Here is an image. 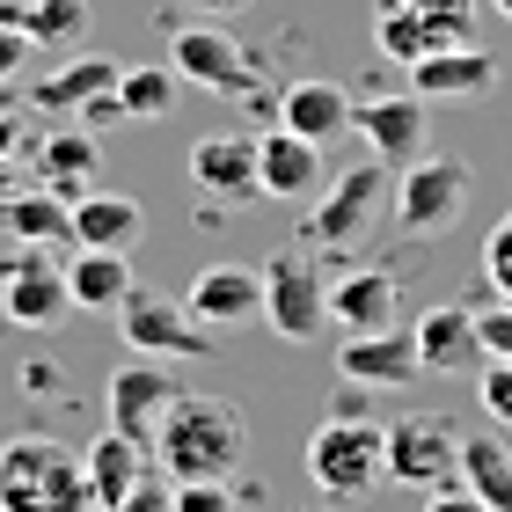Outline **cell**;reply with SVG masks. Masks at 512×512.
<instances>
[{
	"mask_svg": "<svg viewBox=\"0 0 512 512\" xmlns=\"http://www.w3.org/2000/svg\"><path fill=\"white\" fill-rule=\"evenodd\" d=\"M388 476L395 483H417V491H432V483L461 476V432L447 410H410L388 425Z\"/></svg>",
	"mask_w": 512,
	"mask_h": 512,
	"instance_id": "11",
	"label": "cell"
},
{
	"mask_svg": "<svg viewBox=\"0 0 512 512\" xmlns=\"http://www.w3.org/2000/svg\"><path fill=\"white\" fill-rule=\"evenodd\" d=\"M476 352H483V359H512V300L476 308Z\"/></svg>",
	"mask_w": 512,
	"mask_h": 512,
	"instance_id": "32",
	"label": "cell"
},
{
	"mask_svg": "<svg viewBox=\"0 0 512 512\" xmlns=\"http://www.w3.org/2000/svg\"><path fill=\"white\" fill-rule=\"evenodd\" d=\"M264 330L278 344H315L330 330V278L315 264V242H286L264 256Z\"/></svg>",
	"mask_w": 512,
	"mask_h": 512,
	"instance_id": "4",
	"label": "cell"
},
{
	"mask_svg": "<svg viewBox=\"0 0 512 512\" xmlns=\"http://www.w3.org/2000/svg\"><path fill=\"white\" fill-rule=\"evenodd\" d=\"M249 461V417L227 395L176 388V403L154 425V469L169 483H235Z\"/></svg>",
	"mask_w": 512,
	"mask_h": 512,
	"instance_id": "1",
	"label": "cell"
},
{
	"mask_svg": "<svg viewBox=\"0 0 512 512\" xmlns=\"http://www.w3.org/2000/svg\"><path fill=\"white\" fill-rule=\"evenodd\" d=\"M0 227L15 242H52V249H74V198L44 191V183H22L15 198H0Z\"/></svg>",
	"mask_w": 512,
	"mask_h": 512,
	"instance_id": "27",
	"label": "cell"
},
{
	"mask_svg": "<svg viewBox=\"0 0 512 512\" xmlns=\"http://www.w3.org/2000/svg\"><path fill=\"white\" fill-rule=\"evenodd\" d=\"M410 337H417V366H425V374H454V366L483 359L476 352V308H461V300L425 308V315L410 322Z\"/></svg>",
	"mask_w": 512,
	"mask_h": 512,
	"instance_id": "25",
	"label": "cell"
},
{
	"mask_svg": "<svg viewBox=\"0 0 512 512\" xmlns=\"http://www.w3.org/2000/svg\"><path fill=\"white\" fill-rule=\"evenodd\" d=\"M0 22H15L37 52H59L88 30V0H0Z\"/></svg>",
	"mask_w": 512,
	"mask_h": 512,
	"instance_id": "28",
	"label": "cell"
},
{
	"mask_svg": "<svg viewBox=\"0 0 512 512\" xmlns=\"http://www.w3.org/2000/svg\"><path fill=\"white\" fill-rule=\"evenodd\" d=\"M118 337H125V352L169 359V366L213 352V330L183 308V293H154V286H132V300L118 308Z\"/></svg>",
	"mask_w": 512,
	"mask_h": 512,
	"instance_id": "8",
	"label": "cell"
},
{
	"mask_svg": "<svg viewBox=\"0 0 512 512\" xmlns=\"http://www.w3.org/2000/svg\"><path fill=\"white\" fill-rule=\"evenodd\" d=\"M183 308H191L205 330H242V322H264V271L249 264H205L191 278V293H183Z\"/></svg>",
	"mask_w": 512,
	"mask_h": 512,
	"instance_id": "14",
	"label": "cell"
},
{
	"mask_svg": "<svg viewBox=\"0 0 512 512\" xmlns=\"http://www.w3.org/2000/svg\"><path fill=\"white\" fill-rule=\"evenodd\" d=\"M30 183H44V191H59V198L96 191V183H103L96 132H44L37 147H30Z\"/></svg>",
	"mask_w": 512,
	"mask_h": 512,
	"instance_id": "20",
	"label": "cell"
},
{
	"mask_svg": "<svg viewBox=\"0 0 512 512\" xmlns=\"http://www.w3.org/2000/svg\"><path fill=\"white\" fill-rule=\"evenodd\" d=\"M147 235V205L132 191H81L74 198V249H132Z\"/></svg>",
	"mask_w": 512,
	"mask_h": 512,
	"instance_id": "24",
	"label": "cell"
},
{
	"mask_svg": "<svg viewBox=\"0 0 512 512\" xmlns=\"http://www.w3.org/2000/svg\"><path fill=\"white\" fill-rule=\"evenodd\" d=\"M381 476H388V425H374V417H359V410H330L308 432V483L330 491L337 505L374 498Z\"/></svg>",
	"mask_w": 512,
	"mask_h": 512,
	"instance_id": "3",
	"label": "cell"
},
{
	"mask_svg": "<svg viewBox=\"0 0 512 512\" xmlns=\"http://www.w3.org/2000/svg\"><path fill=\"white\" fill-rule=\"evenodd\" d=\"M66 286H74V315H118L139 278L125 249H66Z\"/></svg>",
	"mask_w": 512,
	"mask_h": 512,
	"instance_id": "21",
	"label": "cell"
},
{
	"mask_svg": "<svg viewBox=\"0 0 512 512\" xmlns=\"http://www.w3.org/2000/svg\"><path fill=\"white\" fill-rule=\"evenodd\" d=\"M0 512H96L81 454L52 432H15L0 447Z\"/></svg>",
	"mask_w": 512,
	"mask_h": 512,
	"instance_id": "2",
	"label": "cell"
},
{
	"mask_svg": "<svg viewBox=\"0 0 512 512\" xmlns=\"http://www.w3.org/2000/svg\"><path fill=\"white\" fill-rule=\"evenodd\" d=\"M169 66L183 74V88H205V96H249L256 88V59L235 44L220 15L205 22H176L169 30Z\"/></svg>",
	"mask_w": 512,
	"mask_h": 512,
	"instance_id": "9",
	"label": "cell"
},
{
	"mask_svg": "<svg viewBox=\"0 0 512 512\" xmlns=\"http://www.w3.org/2000/svg\"><path fill=\"white\" fill-rule=\"evenodd\" d=\"M183 96V74L169 59H154V66H125L118 74V103H125V118H169Z\"/></svg>",
	"mask_w": 512,
	"mask_h": 512,
	"instance_id": "30",
	"label": "cell"
},
{
	"mask_svg": "<svg viewBox=\"0 0 512 512\" xmlns=\"http://www.w3.org/2000/svg\"><path fill=\"white\" fill-rule=\"evenodd\" d=\"M176 403V374H169V359H125L118 374H110V425H118L125 439H139V447H154V425H161V410Z\"/></svg>",
	"mask_w": 512,
	"mask_h": 512,
	"instance_id": "13",
	"label": "cell"
},
{
	"mask_svg": "<svg viewBox=\"0 0 512 512\" xmlns=\"http://www.w3.org/2000/svg\"><path fill=\"white\" fill-rule=\"evenodd\" d=\"M308 512H330V505H308Z\"/></svg>",
	"mask_w": 512,
	"mask_h": 512,
	"instance_id": "43",
	"label": "cell"
},
{
	"mask_svg": "<svg viewBox=\"0 0 512 512\" xmlns=\"http://www.w3.org/2000/svg\"><path fill=\"white\" fill-rule=\"evenodd\" d=\"M30 52L37 44L15 30V22H0V81H22V66H30Z\"/></svg>",
	"mask_w": 512,
	"mask_h": 512,
	"instance_id": "36",
	"label": "cell"
},
{
	"mask_svg": "<svg viewBox=\"0 0 512 512\" xmlns=\"http://www.w3.org/2000/svg\"><path fill=\"white\" fill-rule=\"evenodd\" d=\"M278 125L300 132L308 147H330V139L352 132V96H344L337 81H293L286 96H278Z\"/></svg>",
	"mask_w": 512,
	"mask_h": 512,
	"instance_id": "26",
	"label": "cell"
},
{
	"mask_svg": "<svg viewBox=\"0 0 512 512\" xmlns=\"http://www.w3.org/2000/svg\"><path fill=\"white\" fill-rule=\"evenodd\" d=\"M388 198H395V183H388V161H352L337 183H322V198H315V213H308V242L315 249H359L366 242V227H374L388 213Z\"/></svg>",
	"mask_w": 512,
	"mask_h": 512,
	"instance_id": "7",
	"label": "cell"
},
{
	"mask_svg": "<svg viewBox=\"0 0 512 512\" xmlns=\"http://www.w3.org/2000/svg\"><path fill=\"white\" fill-rule=\"evenodd\" d=\"M491 8H498V15H505V22H512V0H491Z\"/></svg>",
	"mask_w": 512,
	"mask_h": 512,
	"instance_id": "42",
	"label": "cell"
},
{
	"mask_svg": "<svg viewBox=\"0 0 512 512\" xmlns=\"http://www.w3.org/2000/svg\"><path fill=\"white\" fill-rule=\"evenodd\" d=\"M425 512H483V498H476V491H469V483H461V476H447V483H432Z\"/></svg>",
	"mask_w": 512,
	"mask_h": 512,
	"instance_id": "37",
	"label": "cell"
},
{
	"mask_svg": "<svg viewBox=\"0 0 512 512\" xmlns=\"http://www.w3.org/2000/svg\"><path fill=\"white\" fill-rule=\"evenodd\" d=\"M154 469V447H139V439H125L118 425L96 432L81 447V476H88V498H96V512H118L132 498V483Z\"/></svg>",
	"mask_w": 512,
	"mask_h": 512,
	"instance_id": "18",
	"label": "cell"
},
{
	"mask_svg": "<svg viewBox=\"0 0 512 512\" xmlns=\"http://www.w3.org/2000/svg\"><path fill=\"white\" fill-rule=\"evenodd\" d=\"M374 44L395 66H417L447 44H476V0H374Z\"/></svg>",
	"mask_w": 512,
	"mask_h": 512,
	"instance_id": "6",
	"label": "cell"
},
{
	"mask_svg": "<svg viewBox=\"0 0 512 512\" xmlns=\"http://www.w3.org/2000/svg\"><path fill=\"white\" fill-rule=\"evenodd\" d=\"M337 374L352 388H403L417 381L425 366H417V337L410 330H359L337 344Z\"/></svg>",
	"mask_w": 512,
	"mask_h": 512,
	"instance_id": "16",
	"label": "cell"
},
{
	"mask_svg": "<svg viewBox=\"0 0 512 512\" xmlns=\"http://www.w3.org/2000/svg\"><path fill=\"white\" fill-rule=\"evenodd\" d=\"M118 74H125L118 59L81 52V59H66L59 74H44V81L30 88V103H37V118H81L96 96H110V88H118Z\"/></svg>",
	"mask_w": 512,
	"mask_h": 512,
	"instance_id": "22",
	"label": "cell"
},
{
	"mask_svg": "<svg viewBox=\"0 0 512 512\" xmlns=\"http://www.w3.org/2000/svg\"><path fill=\"white\" fill-rule=\"evenodd\" d=\"M22 147H30V139H22V118H8V110H0V154L22 161Z\"/></svg>",
	"mask_w": 512,
	"mask_h": 512,
	"instance_id": "39",
	"label": "cell"
},
{
	"mask_svg": "<svg viewBox=\"0 0 512 512\" xmlns=\"http://www.w3.org/2000/svg\"><path fill=\"white\" fill-rule=\"evenodd\" d=\"M256 176L264 198H315L322 191V147H308L300 132H256Z\"/></svg>",
	"mask_w": 512,
	"mask_h": 512,
	"instance_id": "23",
	"label": "cell"
},
{
	"mask_svg": "<svg viewBox=\"0 0 512 512\" xmlns=\"http://www.w3.org/2000/svg\"><path fill=\"white\" fill-rule=\"evenodd\" d=\"M176 512H242L227 483H176Z\"/></svg>",
	"mask_w": 512,
	"mask_h": 512,
	"instance_id": "34",
	"label": "cell"
},
{
	"mask_svg": "<svg viewBox=\"0 0 512 512\" xmlns=\"http://www.w3.org/2000/svg\"><path fill=\"white\" fill-rule=\"evenodd\" d=\"M191 8H198V15H220V22H227V15H242L249 0H191Z\"/></svg>",
	"mask_w": 512,
	"mask_h": 512,
	"instance_id": "41",
	"label": "cell"
},
{
	"mask_svg": "<svg viewBox=\"0 0 512 512\" xmlns=\"http://www.w3.org/2000/svg\"><path fill=\"white\" fill-rule=\"evenodd\" d=\"M476 395H483V410H491V425H505V432H512V359H483Z\"/></svg>",
	"mask_w": 512,
	"mask_h": 512,
	"instance_id": "33",
	"label": "cell"
},
{
	"mask_svg": "<svg viewBox=\"0 0 512 512\" xmlns=\"http://www.w3.org/2000/svg\"><path fill=\"white\" fill-rule=\"evenodd\" d=\"M461 483L483 498V512H512V447L491 432L461 439Z\"/></svg>",
	"mask_w": 512,
	"mask_h": 512,
	"instance_id": "29",
	"label": "cell"
},
{
	"mask_svg": "<svg viewBox=\"0 0 512 512\" xmlns=\"http://www.w3.org/2000/svg\"><path fill=\"white\" fill-rule=\"evenodd\" d=\"M483 278H491V293L498 300H512V213L483 235Z\"/></svg>",
	"mask_w": 512,
	"mask_h": 512,
	"instance_id": "31",
	"label": "cell"
},
{
	"mask_svg": "<svg viewBox=\"0 0 512 512\" xmlns=\"http://www.w3.org/2000/svg\"><path fill=\"white\" fill-rule=\"evenodd\" d=\"M395 227L403 235H439V227L461 220V205H469V169H461L454 154H417L403 176H395Z\"/></svg>",
	"mask_w": 512,
	"mask_h": 512,
	"instance_id": "10",
	"label": "cell"
},
{
	"mask_svg": "<svg viewBox=\"0 0 512 512\" xmlns=\"http://www.w3.org/2000/svg\"><path fill=\"white\" fill-rule=\"evenodd\" d=\"M183 169H191V183L205 198H220L227 213H242V205L264 198V176H256V132H235V125H227V132H198Z\"/></svg>",
	"mask_w": 512,
	"mask_h": 512,
	"instance_id": "12",
	"label": "cell"
},
{
	"mask_svg": "<svg viewBox=\"0 0 512 512\" xmlns=\"http://www.w3.org/2000/svg\"><path fill=\"white\" fill-rule=\"evenodd\" d=\"M22 183H30V176H22V169H15V161H8V154H0V198H15V191H22Z\"/></svg>",
	"mask_w": 512,
	"mask_h": 512,
	"instance_id": "40",
	"label": "cell"
},
{
	"mask_svg": "<svg viewBox=\"0 0 512 512\" xmlns=\"http://www.w3.org/2000/svg\"><path fill=\"white\" fill-rule=\"evenodd\" d=\"M0 315L15 330H59L74 315V286H66V249L52 242H15L0 256Z\"/></svg>",
	"mask_w": 512,
	"mask_h": 512,
	"instance_id": "5",
	"label": "cell"
},
{
	"mask_svg": "<svg viewBox=\"0 0 512 512\" xmlns=\"http://www.w3.org/2000/svg\"><path fill=\"white\" fill-rule=\"evenodd\" d=\"M118 512H176V483L161 476V469H147V476L132 483V498H125Z\"/></svg>",
	"mask_w": 512,
	"mask_h": 512,
	"instance_id": "35",
	"label": "cell"
},
{
	"mask_svg": "<svg viewBox=\"0 0 512 512\" xmlns=\"http://www.w3.org/2000/svg\"><path fill=\"white\" fill-rule=\"evenodd\" d=\"M395 308H403V278L381 264H359L330 286V322L337 330H395Z\"/></svg>",
	"mask_w": 512,
	"mask_h": 512,
	"instance_id": "19",
	"label": "cell"
},
{
	"mask_svg": "<svg viewBox=\"0 0 512 512\" xmlns=\"http://www.w3.org/2000/svg\"><path fill=\"white\" fill-rule=\"evenodd\" d=\"M352 132L374 147L381 161H417L425 154V96H366L352 103Z\"/></svg>",
	"mask_w": 512,
	"mask_h": 512,
	"instance_id": "17",
	"label": "cell"
},
{
	"mask_svg": "<svg viewBox=\"0 0 512 512\" xmlns=\"http://www.w3.org/2000/svg\"><path fill=\"white\" fill-rule=\"evenodd\" d=\"M491 88H498V59L483 44H447V52L410 66V96H425V103H476Z\"/></svg>",
	"mask_w": 512,
	"mask_h": 512,
	"instance_id": "15",
	"label": "cell"
},
{
	"mask_svg": "<svg viewBox=\"0 0 512 512\" xmlns=\"http://www.w3.org/2000/svg\"><path fill=\"white\" fill-rule=\"evenodd\" d=\"M81 118L96 125V132H103V125H125V103H118V88H110V96H96V103L81 110Z\"/></svg>",
	"mask_w": 512,
	"mask_h": 512,
	"instance_id": "38",
	"label": "cell"
}]
</instances>
